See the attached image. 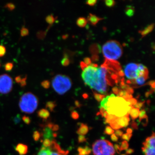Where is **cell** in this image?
<instances>
[{"mask_svg":"<svg viewBox=\"0 0 155 155\" xmlns=\"http://www.w3.org/2000/svg\"><path fill=\"white\" fill-rule=\"evenodd\" d=\"M148 78V77L145 76H138L134 80L130 81V84H133L134 87H138L139 86H141L144 85L146 81Z\"/></svg>","mask_w":155,"mask_h":155,"instance_id":"cell-12","label":"cell"},{"mask_svg":"<svg viewBox=\"0 0 155 155\" xmlns=\"http://www.w3.org/2000/svg\"><path fill=\"white\" fill-rule=\"evenodd\" d=\"M27 75H25V77L22 78L21 82H20V85L21 87L25 86L26 85V79H27Z\"/></svg>","mask_w":155,"mask_h":155,"instance_id":"cell-47","label":"cell"},{"mask_svg":"<svg viewBox=\"0 0 155 155\" xmlns=\"http://www.w3.org/2000/svg\"><path fill=\"white\" fill-rule=\"evenodd\" d=\"M93 93L95 99L97 101L99 102L101 101L105 97L104 95L97 93L94 91H93Z\"/></svg>","mask_w":155,"mask_h":155,"instance_id":"cell-27","label":"cell"},{"mask_svg":"<svg viewBox=\"0 0 155 155\" xmlns=\"http://www.w3.org/2000/svg\"><path fill=\"white\" fill-rule=\"evenodd\" d=\"M29 33V30L25 26H22L20 30V35L21 36H25L28 35Z\"/></svg>","mask_w":155,"mask_h":155,"instance_id":"cell-34","label":"cell"},{"mask_svg":"<svg viewBox=\"0 0 155 155\" xmlns=\"http://www.w3.org/2000/svg\"><path fill=\"white\" fill-rule=\"evenodd\" d=\"M155 133L153 132L151 136L149 137L146 139L145 141L143 143V147H150L155 148Z\"/></svg>","mask_w":155,"mask_h":155,"instance_id":"cell-13","label":"cell"},{"mask_svg":"<svg viewBox=\"0 0 155 155\" xmlns=\"http://www.w3.org/2000/svg\"><path fill=\"white\" fill-rule=\"evenodd\" d=\"M37 155H50V150L49 148L42 147L39 151Z\"/></svg>","mask_w":155,"mask_h":155,"instance_id":"cell-24","label":"cell"},{"mask_svg":"<svg viewBox=\"0 0 155 155\" xmlns=\"http://www.w3.org/2000/svg\"><path fill=\"white\" fill-rule=\"evenodd\" d=\"M147 116L146 112L144 109H142L140 112L139 115V122H140L142 119L144 118L146 116Z\"/></svg>","mask_w":155,"mask_h":155,"instance_id":"cell-35","label":"cell"},{"mask_svg":"<svg viewBox=\"0 0 155 155\" xmlns=\"http://www.w3.org/2000/svg\"><path fill=\"white\" fill-rule=\"evenodd\" d=\"M6 52L5 47L2 45H0V57L5 55Z\"/></svg>","mask_w":155,"mask_h":155,"instance_id":"cell-40","label":"cell"},{"mask_svg":"<svg viewBox=\"0 0 155 155\" xmlns=\"http://www.w3.org/2000/svg\"><path fill=\"white\" fill-rule=\"evenodd\" d=\"M88 97V95H87V94H84L83 95V97L84 99L87 98Z\"/></svg>","mask_w":155,"mask_h":155,"instance_id":"cell-62","label":"cell"},{"mask_svg":"<svg viewBox=\"0 0 155 155\" xmlns=\"http://www.w3.org/2000/svg\"><path fill=\"white\" fill-rule=\"evenodd\" d=\"M135 10L133 6H127L125 10V13L127 16L129 17H131L134 15Z\"/></svg>","mask_w":155,"mask_h":155,"instance_id":"cell-21","label":"cell"},{"mask_svg":"<svg viewBox=\"0 0 155 155\" xmlns=\"http://www.w3.org/2000/svg\"><path fill=\"white\" fill-rule=\"evenodd\" d=\"M134 152V150L131 148L127 149L126 151V154L127 155L131 154L133 153Z\"/></svg>","mask_w":155,"mask_h":155,"instance_id":"cell-57","label":"cell"},{"mask_svg":"<svg viewBox=\"0 0 155 155\" xmlns=\"http://www.w3.org/2000/svg\"><path fill=\"white\" fill-rule=\"evenodd\" d=\"M117 116H115V115H111L109 114L107 118L106 119V123L110 124L111 122H113L114 120H116L117 118Z\"/></svg>","mask_w":155,"mask_h":155,"instance_id":"cell-29","label":"cell"},{"mask_svg":"<svg viewBox=\"0 0 155 155\" xmlns=\"http://www.w3.org/2000/svg\"><path fill=\"white\" fill-rule=\"evenodd\" d=\"M49 148L50 150V155H68L69 153V150L62 149L60 145L55 139L52 141L51 144Z\"/></svg>","mask_w":155,"mask_h":155,"instance_id":"cell-10","label":"cell"},{"mask_svg":"<svg viewBox=\"0 0 155 155\" xmlns=\"http://www.w3.org/2000/svg\"><path fill=\"white\" fill-rule=\"evenodd\" d=\"M97 2V1L96 0H89V1H87L86 4L89 5L93 6L96 4Z\"/></svg>","mask_w":155,"mask_h":155,"instance_id":"cell-49","label":"cell"},{"mask_svg":"<svg viewBox=\"0 0 155 155\" xmlns=\"http://www.w3.org/2000/svg\"><path fill=\"white\" fill-rule=\"evenodd\" d=\"M84 63L85 64H86L87 66H89L91 64V61L90 58H85L84 60Z\"/></svg>","mask_w":155,"mask_h":155,"instance_id":"cell-48","label":"cell"},{"mask_svg":"<svg viewBox=\"0 0 155 155\" xmlns=\"http://www.w3.org/2000/svg\"><path fill=\"white\" fill-rule=\"evenodd\" d=\"M14 67V63L13 62H7L5 64L4 67L5 70L7 71H10L12 70Z\"/></svg>","mask_w":155,"mask_h":155,"instance_id":"cell-30","label":"cell"},{"mask_svg":"<svg viewBox=\"0 0 155 155\" xmlns=\"http://www.w3.org/2000/svg\"><path fill=\"white\" fill-rule=\"evenodd\" d=\"M154 27V24L153 23V24H150V25L147 26L143 30L140 31H139V33L140 34V35H142V38L144 37L152 31Z\"/></svg>","mask_w":155,"mask_h":155,"instance_id":"cell-18","label":"cell"},{"mask_svg":"<svg viewBox=\"0 0 155 155\" xmlns=\"http://www.w3.org/2000/svg\"><path fill=\"white\" fill-rule=\"evenodd\" d=\"M119 90H120V89H119L117 87H113V89H112V91H113V92H114L115 94L117 95L119 94Z\"/></svg>","mask_w":155,"mask_h":155,"instance_id":"cell-54","label":"cell"},{"mask_svg":"<svg viewBox=\"0 0 155 155\" xmlns=\"http://www.w3.org/2000/svg\"><path fill=\"white\" fill-rule=\"evenodd\" d=\"M75 104L76 107L78 108H80L82 106L81 104L78 101H75Z\"/></svg>","mask_w":155,"mask_h":155,"instance_id":"cell-58","label":"cell"},{"mask_svg":"<svg viewBox=\"0 0 155 155\" xmlns=\"http://www.w3.org/2000/svg\"><path fill=\"white\" fill-rule=\"evenodd\" d=\"M145 103V101L137 103L135 105L133 106V107L134 108H137V109H139L140 110V109H141V108L143 107V105H144Z\"/></svg>","mask_w":155,"mask_h":155,"instance_id":"cell-43","label":"cell"},{"mask_svg":"<svg viewBox=\"0 0 155 155\" xmlns=\"http://www.w3.org/2000/svg\"><path fill=\"white\" fill-rule=\"evenodd\" d=\"M105 109L104 108L102 107H101V108H100V112L99 113H98L99 114H101V115H102L106 111Z\"/></svg>","mask_w":155,"mask_h":155,"instance_id":"cell-60","label":"cell"},{"mask_svg":"<svg viewBox=\"0 0 155 155\" xmlns=\"http://www.w3.org/2000/svg\"><path fill=\"white\" fill-rule=\"evenodd\" d=\"M32 137L34 140L35 141H38L41 138V133L38 130L34 131Z\"/></svg>","mask_w":155,"mask_h":155,"instance_id":"cell-28","label":"cell"},{"mask_svg":"<svg viewBox=\"0 0 155 155\" xmlns=\"http://www.w3.org/2000/svg\"><path fill=\"white\" fill-rule=\"evenodd\" d=\"M123 134V131L120 130H117L115 131V134L117 137H121Z\"/></svg>","mask_w":155,"mask_h":155,"instance_id":"cell-50","label":"cell"},{"mask_svg":"<svg viewBox=\"0 0 155 155\" xmlns=\"http://www.w3.org/2000/svg\"><path fill=\"white\" fill-rule=\"evenodd\" d=\"M52 141L49 139L43 140L41 141L42 143V147L45 148H49L51 144Z\"/></svg>","mask_w":155,"mask_h":155,"instance_id":"cell-31","label":"cell"},{"mask_svg":"<svg viewBox=\"0 0 155 155\" xmlns=\"http://www.w3.org/2000/svg\"><path fill=\"white\" fill-rule=\"evenodd\" d=\"M104 18H100V17H97L96 15L91 14H89L87 19L88 22L93 25H96L100 20H103Z\"/></svg>","mask_w":155,"mask_h":155,"instance_id":"cell-16","label":"cell"},{"mask_svg":"<svg viewBox=\"0 0 155 155\" xmlns=\"http://www.w3.org/2000/svg\"><path fill=\"white\" fill-rule=\"evenodd\" d=\"M142 150L145 155H155V148L143 147H142Z\"/></svg>","mask_w":155,"mask_h":155,"instance_id":"cell-19","label":"cell"},{"mask_svg":"<svg viewBox=\"0 0 155 155\" xmlns=\"http://www.w3.org/2000/svg\"><path fill=\"white\" fill-rule=\"evenodd\" d=\"M37 114L38 117L43 120H47L50 116L49 111L46 109H41L38 112Z\"/></svg>","mask_w":155,"mask_h":155,"instance_id":"cell-17","label":"cell"},{"mask_svg":"<svg viewBox=\"0 0 155 155\" xmlns=\"http://www.w3.org/2000/svg\"><path fill=\"white\" fill-rule=\"evenodd\" d=\"M82 70L81 76L86 85L101 94L107 93L109 85L105 67L102 65L98 67L97 64H91Z\"/></svg>","mask_w":155,"mask_h":155,"instance_id":"cell-1","label":"cell"},{"mask_svg":"<svg viewBox=\"0 0 155 155\" xmlns=\"http://www.w3.org/2000/svg\"><path fill=\"white\" fill-rule=\"evenodd\" d=\"M87 23V20L84 17H79L76 21V24L81 28L85 27Z\"/></svg>","mask_w":155,"mask_h":155,"instance_id":"cell-23","label":"cell"},{"mask_svg":"<svg viewBox=\"0 0 155 155\" xmlns=\"http://www.w3.org/2000/svg\"><path fill=\"white\" fill-rule=\"evenodd\" d=\"M130 119L129 114H126L125 116L121 117H117L116 119V122L117 125L121 128L127 127L129 125Z\"/></svg>","mask_w":155,"mask_h":155,"instance_id":"cell-11","label":"cell"},{"mask_svg":"<svg viewBox=\"0 0 155 155\" xmlns=\"http://www.w3.org/2000/svg\"><path fill=\"white\" fill-rule=\"evenodd\" d=\"M22 120L23 122L26 125H29V124H30L31 122L30 118L28 117V116H22Z\"/></svg>","mask_w":155,"mask_h":155,"instance_id":"cell-41","label":"cell"},{"mask_svg":"<svg viewBox=\"0 0 155 155\" xmlns=\"http://www.w3.org/2000/svg\"><path fill=\"white\" fill-rule=\"evenodd\" d=\"M38 105V98L32 93H25L19 100V107L21 111L25 114H32L36 110Z\"/></svg>","mask_w":155,"mask_h":155,"instance_id":"cell-3","label":"cell"},{"mask_svg":"<svg viewBox=\"0 0 155 155\" xmlns=\"http://www.w3.org/2000/svg\"><path fill=\"white\" fill-rule=\"evenodd\" d=\"M79 127L76 131V133L79 135L84 136L88 133L89 128L88 126L83 123H80Z\"/></svg>","mask_w":155,"mask_h":155,"instance_id":"cell-15","label":"cell"},{"mask_svg":"<svg viewBox=\"0 0 155 155\" xmlns=\"http://www.w3.org/2000/svg\"><path fill=\"white\" fill-rule=\"evenodd\" d=\"M13 86V78L10 75L8 74L0 75V94H8L12 91Z\"/></svg>","mask_w":155,"mask_h":155,"instance_id":"cell-7","label":"cell"},{"mask_svg":"<svg viewBox=\"0 0 155 155\" xmlns=\"http://www.w3.org/2000/svg\"><path fill=\"white\" fill-rule=\"evenodd\" d=\"M106 5L108 7H112L115 5L116 2L113 0H106L105 1Z\"/></svg>","mask_w":155,"mask_h":155,"instance_id":"cell-38","label":"cell"},{"mask_svg":"<svg viewBox=\"0 0 155 155\" xmlns=\"http://www.w3.org/2000/svg\"><path fill=\"white\" fill-rule=\"evenodd\" d=\"M111 139L112 141L114 142H117L118 141V137L115 134H113L111 135Z\"/></svg>","mask_w":155,"mask_h":155,"instance_id":"cell-53","label":"cell"},{"mask_svg":"<svg viewBox=\"0 0 155 155\" xmlns=\"http://www.w3.org/2000/svg\"><path fill=\"white\" fill-rule=\"evenodd\" d=\"M5 7L8 9L10 11H13V10L15 9V5L14 3L9 2L7 3L5 5Z\"/></svg>","mask_w":155,"mask_h":155,"instance_id":"cell-39","label":"cell"},{"mask_svg":"<svg viewBox=\"0 0 155 155\" xmlns=\"http://www.w3.org/2000/svg\"><path fill=\"white\" fill-rule=\"evenodd\" d=\"M22 77L21 75H18V76H16L15 78V80L17 83L19 84L21 82V80H22Z\"/></svg>","mask_w":155,"mask_h":155,"instance_id":"cell-56","label":"cell"},{"mask_svg":"<svg viewBox=\"0 0 155 155\" xmlns=\"http://www.w3.org/2000/svg\"><path fill=\"white\" fill-rule=\"evenodd\" d=\"M140 112V111L139 109H137V108L134 107L131 109L129 114H130L131 119L133 121L138 118Z\"/></svg>","mask_w":155,"mask_h":155,"instance_id":"cell-20","label":"cell"},{"mask_svg":"<svg viewBox=\"0 0 155 155\" xmlns=\"http://www.w3.org/2000/svg\"><path fill=\"white\" fill-rule=\"evenodd\" d=\"M126 155V154H122V155Z\"/></svg>","mask_w":155,"mask_h":155,"instance_id":"cell-63","label":"cell"},{"mask_svg":"<svg viewBox=\"0 0 155 155\" xmlns=\"http://www.w3.org/2000/svg\"><path fill=\"white\" fill-rule=\"evenodd\" d=\"M85 149V152H86V155H89L91 153V149L89 147H88L85 146L84 147Z\"/></svg>","mask_w":155,"mask_h":155,"instance_id":"cell-55","label":"cell"},{"mask_svg":"<svg viewBox=\"0 0 155 155\" xmlns=\"http://www.w3.org/2000/svg\"><path fill=\"white\" fill-rule=\"evenodd\" d=\"M102 52L107 60L116 61L122 56L123 50L119 42L111 40L107 42L103 45Z\"/></svg>","mask_w":155,"mask_h":155,"instance_id":"cell-4","label":"cell"},{"mask_svg":"<svg viewBox=\"0 0 155 155\" xmlns=\"http://www.w3.org/2000/svg\"><path fill=\"white\" fill-rule=\"evenodd\" d=\"M41 86L45 89H48L49 88L51 83L48 80H45L41 82Z\"/></svg>","mask_w":155,"mask_h":155,"instance_id":"cell-36","label":"cell"},{"mask_svg":"<svg viewBox=\"0 0 155 155\" xmlns=\"http://www.w3.org/2000/svg\"><path fill=\"white\" fill-rule=\"evenodd\" d=\"M129 147V144L128 142L126 140H124L121 143V146L120 147V150L121 151L123 150H127Z\"/></svg>","mask_w":155,"mask_h":155,"instance_id":"cell-33","label":"cell"},{"mask_svg":"<svg viewBox=\"0 0 155 155\" xmlns=\"http://www.w3.org/2000/svg\"><path fill=\"white\" fill-rule=\"evenodd\" d=\"M71 116L72 119H75V120L78 119L79 117L78 113L77 111L75 110H73L71 112Z\"/></svg>","mask_w":155,"mask_h":155,"instance_id":"cell-42","label":"cell"},{"mask_svg":"<svg viewBox=\"0 0 155 155\" xmlns=\"http://www.w3.org/2000/svg\"><path fill=\"white\" fill-rule=\"evenodd\" d=\"M124 73L128 79L130 81L134 80L138 76V64L130 63L127 64L124 69Z\"/></svg>","mask_w":155,"mask_h":155,"instance_id":"cell-8","label":"cell"},{"mask_svg":"<svg viewBox=\"0 0 155 155\" xmlns=\"http://www.w3.org/2000/svg\"><path fill=\"white\" fill-rule=\"evenodd\" d=\"M57 106V104L55 101H48L46 104V108L49 111L53 112Z\"/></svg>","mask_w":155,"mask_h":155,"instance_id":"cell-22","label":"cell"},{"mask_svg":"<svg viewBox=\"0 0 155 155\" xmlns=\"http://www.w3.org/2000/svg\"><path fill=\"white\" fill-rule=\"evenodd\" d=\"M107 98V108L106 110L109 114L115 115L118 117H122L130 114L134 108L130 103L127 102L123 98L116 97L114 94L108 96Z\"/></svg>","mask_w":155,"mask_h":155,"instance_id":"cell-2","label":"cell"},{"mask_svg":"<svg viewBox=\"0 0 155 155\" xmlns=\"http://www.w3.org/2000/svg\"><path fill=\"white\" fill-rule=\"evenodd\" d=\"M115 132L114 129L111 128L110 126H107L104 131V133L107 135H112Z\"/></svg>","mask_w":155,"mask_h":155,"instance_id":"cell-32","label":"cell"},{"mask_svg":"<svg viewBox=\"0 0 155 155\" xmlns=\"http://www.w3.org/2000/svg\"><path fill=\"white\" fill-rule=\"evenodd\" d=\"M131 126L133 129H136V130L138 129V127L137 123L135 122H134V121H132V122H131Z\"/></svg>","mask_w":155,"mask_h":155,"instance_id":"cell-52","label":"cell"},{"mask_svg":"<svg viewBox=\"0 0 155 155\" xmlns=\"http://www.w3.org/2000/svg\"><path fill=\"white\" fill-rule=\"evenodd\" d=\"M15 150L19 155H25L28 153V147L26 145L20 143L17 145Z\"/></svg>","mask_w":155,"mask_h":155,"instance_id":"cell-14","label":"cell"},{"mask_svg":"<svg viewBox=\"0 0 155 155\" xmlns=\"http://www.w3.org/2000/svg\"><path fill=\"white\" fill-rule=\"evenodd\" d=\"M94 155H115V150L113 143L106 140H96L92 145Z\"/></svg>","mask_w":155,"mask_h":155,"instance_id":"cell-6","label":"cell"},{"mask_svg":"<svg viewBox=\"0 0 155 155\" xmlns=\"http://www.w3.org/2000/svg\"><path fill=\"white\" fill-rule=\"evenodd\" d=\"M69 64H70V61H69L68 56H67V54H65L64 58L61 61V64L63 66L67 67V66H69Z\"/></svg>","mask_w":155,"mask_h":155,"instance_id":"cell-26","label":"cell"},{"mask_svg":"<svg viewBox=\"0 0 155 155\" xmlns=\"http://www.w3.org/2000/svg\"><path fill=\"white\" fill-rule=\"evenodd\" d=\"M126 101L127 102L130 103V104L132 106H134L137 103V100L136 99L133 98L126 100Z\"/></svg>","mask_w":155,"mask_h":155,"instance_id":"cell-45","label":"cell"},{"mask_svg":"<svg viewBox=\"0 0 155 155\" xmlns=\"http://www.w3.org/2000/svg\"><path fill=\"white\" fill-rule=\"evenodd\" d=\"M132 136V134H129L126 133L124 134H122V139L124 140H126V141H129L131 138Z\"/></svg>","mask_w":155,"mask_h":155,"instance_id":"cell-37","label":"cell"},{"mask_svg":"<svg viewBox=\"0 0 155 155\" xmlns=\"http://www.w3.org/2000/svg\"><path fill=\"white\" fill-rule=\"evenodd\" d=\"M132 131H133L132 129L130 128H128L127 130H126L127 133L129 134H131L132 133Z\"/></svg>","mask_w":155,"mask_h":155,"instance_id":"cell-61","label":"cell"},{"mask_svg":"<svg viewBox=\"0 0 155 155\" xmlns=\"http://www.w3.org/2000/svg\"><path fill=\"white\" fill-rule=\"evenodd\" d=\"M54 124L48 123L45 125L43 128L42 132H41V138L43 140L49 139L53 140L57 136V133L54 132L53 130V126Z\"/></svg>","mask_w":155,"mask_h":155,"instance_id":"cell-9","label":"cell"},{"mask_svg":"<svg viewBox=\"0 0 155 155\" xmlns=\"http://www.w3.org/2000/svg\"><path fill=\"white\" fill-rule=\"evenodd\" d=\"M114 150L116 151V152L118 153V154L120 153H121V151L120 150V146L118 144H115L114 145Z\"/></svg>","mask_w":155,"mask_h":155,"instance_id":"cell-51","label":"cell"},{"mask_svg":"<svg viewBox=\"0 0 155 155\" xmlns=\"http://www.w3.org/2000/svg\"><path fill=\"white\" fill-rule=\"evenodd\" d=\"M57 18L54 17L53 14L48 15L45 18V20L50 25H52L55 21Z\"/></svg>","mask_w":155,"mask_h":155,"instance_id":"cell-25","label":"cell"},{"mask_svg":"<svg viewBox=\"0 0 155 155\" xmlns=\"http://www.w3.org/2000/svg\"><path fill=\"white\" fill-rule=\"evenodd\" d=\"M109 114L107 112V111H105L104 113L102 114L101 116H102L103 117H104V118H105V119H107V118L108 116H109Z\"/></svg>","mask_w":155,"mask_h":155,"instance_id":"cell-59","label":"cell"},{"mask_svg":"<svg viewBox=\"0 0 155 155\" xmlns=\"http://www.w3.org/2000/svg\"><path fill=\"white\" fill-rule=\"evenodd\" d=\"M78 151L79 153V155H86V152L84 148L79 147L78 149Z\"/></svg>","mask_w":155,"mask_h":155,"instance_id":"cell-44","label":"cell"},{"mask_svg":"<svg viewBox=\"0 0 155 155\" xmlns=\"http://www.w3.org/2000/svg\"><path fill=\"white\" fill-rule=\"evenodd\" d=\"M52 85L55 91L58 94L63 95L67 93L72 87L71 79L67 75L58 74L52 80Z\"/></svg>","mask_w":155,"mask_h":155,"instance_id":"cell-5","label":"cell"},{"mask_svg":"<svg viewBox=\"0 0 155 155\" xmlns=\"http://www.w3.org/2000/svg\"><path fill=\"white\" fill-rule=\"evenodd\" d=\"M78 142L79 143H81L84 142L86 141L87 139L84 136L79 135L78 137Z\"/></svg>","mask_w":155,"mask_h":155,"instance_id":"cell-46","label":"cell"},{"mask_svg":"<svg viewBox=\"0 0 155 155\" xmlns=\"http://www.w3.org/2000/svg\"><path fill=\"white\" fill-rule=\"evenodd\" d=\"M0 66H1V64H0Z\"/></svg>","mask_w":155,"mask_h":155,"instance_id":"cell-64","label":"cell"}]
</instances>
